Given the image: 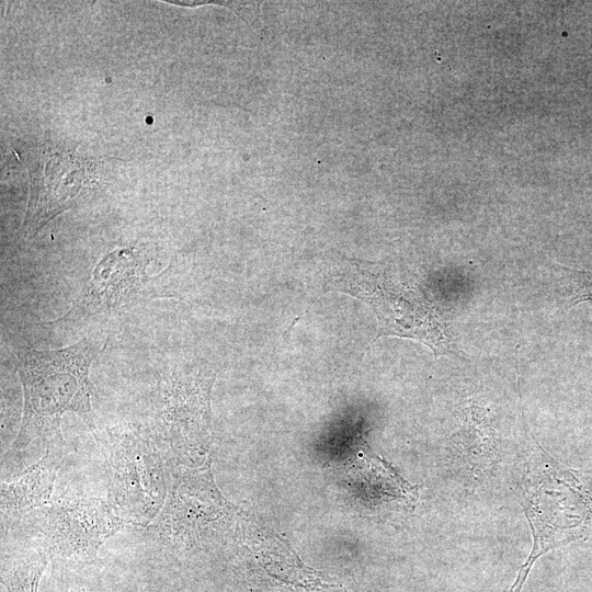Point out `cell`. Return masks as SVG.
I'll use <instances>...</instances> for the list:
<instances>
[{
    "instance_id": "obj_1",
    "label": "cell",
    "mask_w": 592,
    "mask_h": 592,
    "mask_svg": "<svg viewBox=\"0 0 592 592\" xmlns=\"http://www.w3.org/2000/svg\"><path fill=\"white\" fill-rule=\"evenodd\" d=\"M103 344L90 338L61 349L21 350L14 361L23 389V411L11 452H23L35 441L45 447L65 444L60 420L76 413L95 433L89 369Z\"/></svg>"
},
{
    "instance_id": "obj_2",
    "label": "cell",
    "mask_w": 592,
    "mask_h": 592,
    "mask_svg": "<svg viewBox=\"0 0 592 592\" xmlns=\"http://www.w3.org/2000/svg\"><path fill=\"white\" fill-rule=\"evenodd\" d=\"M330 285L366 303L378 321L375 339L395 335L417 340L439 357H462L445 320L417 286L396 280L384 267L345 259L330 270Z\"/></svg>"
},
{
    "instance_id": "obj_3",
    "label": "cell",
    "mask_w": 592,
    "mask_h": 592,
    "mask_svg": "<svg viewBox=\"0 0 592 592\" xmlns=\"http://www.w3.org/2000/svg\"><path fill=\"white\" fill-rule=\"evenodd\" d=\"M107 499L127 524L148 527L168 494L169 470L153 433L138 424L107 430L101 439Z\"/></svg>"
},
{
    "instance_id": "obj_4",
    "label": "cell",
    "mask_w": 592,
    "mask_h": 592,
    "mask_svg": "<svg viewBox=\"0 0 592 592\" xmlns=\"http://www.w3.org/2000/svg\"><path fill=\"white\" fill-rule=\"evenodd\" d=\"M39 540L62 569L98 560L100 547L127 524L107 498L64 497L41 509Z\"/></svg>"
},
{
    "instance_id": "obj_5",
    "label": "cell",
    "mask_w": 592,
    "mask_h": 592,
    "mask_svg": "<svg viewBox=\"0 0 592 592\" xmlns=\"http://www.w3.org/2000/svg\"><path fill=\"white\" fill-rule=\"evenodd\" d=\"M209 386L195 375H163L153 433L168 470L190 468L209 443Z\"/></svg>"
},
{
    "instance_id": "obj_6",
    "label": "cell",
    "mask_w": 592,
    "mask_h": 592,
    "mask_svg": "<svg viewBox=\"0 0 592 592\" xmlns=\"http://www.w3.org/2000/svg\"><path fill=\"white\" fill-rule=\"evenodd\" d=\"M228 503L216 489L209 469L169 470L163 508L148 526L170 546H191L227 515Z\"/></svg>"
},
{
    "instance_id": "obj_7",
    "label": "cell",
    "mask_w": 592,
    "mask_h": 592,
    "mask_svg": "<svg viewBox=\"0 0 592 592\" xmlns=\"http://www.w3.org/2000/svg\"><path fill=\"white\" fill-rule=\"evenodd\" d=\"M84 164L75 156H46L32 172L23 236L34 237L55 216L68 209L84 182Z\"/></svg>"
},
{
    "instance_id": "obj_8",
    "label": "cell",
    "mask_w": 592,
    "mask_h": 592,
    "mask_svg": "<svg viewBox=\"0 0 592 592\" xmlns=\"http://www.w3.org/2000/svg\"><path fill=\"white\" fill-rule=\"evenodd\" d=\"M66 444L45 447V454L11 480L1 482L2 515L39 510L52 501Z\"/></svg>"
},
{
    "instance_id": "obj_9",
    "label": "cell",
    "mask_w": 592,
    "mask_h": 592,
    "mask_svg": "<svg viewBox=\"0 0 592 592\" xmlns=\"http://www.w3.org/2000/svg\"><path fill=\"white\" fill-rule=\"evenodd\" d=\"M24 544L13 551L2 553L1 583L7 592H37L41 576L49 556L39 543Z\"/></svg>"
},
{
    "instance_id": "obj_10",
    "label": "cell",
    "mask_w": 592,
    "mask_h": 592,
    "mask_svg": "<svg viewBox=\"0 0 592 592\" xmlns=\"http://www.w3.org/2000/svg\"><path fill=\"white\" fill-rule=\"evenodd\" d=\"M569 285L568 308L583 301H592V271L568 266L557 267Z\"/></svg>"
}]
</instances>
